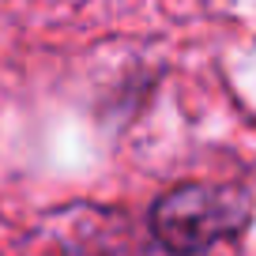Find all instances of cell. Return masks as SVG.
<instances>
[{
	"label": "cell",
	"mask_w": 256,
	"mask_h": 256,
	"mask_svg": "<svg viewBox=\"0 0 256 256\" xmlns=\"http://www.w3.org/2000/svg\"><path fill=\"white\" fill-rule=\"evenodd\" d=\"M248 192L234 184H181L166 192L151 211V230L162 248L192 256L230 238L248 222Z\"/></svg>",
	"instance_id": "obj_1"
}]
</instances>
